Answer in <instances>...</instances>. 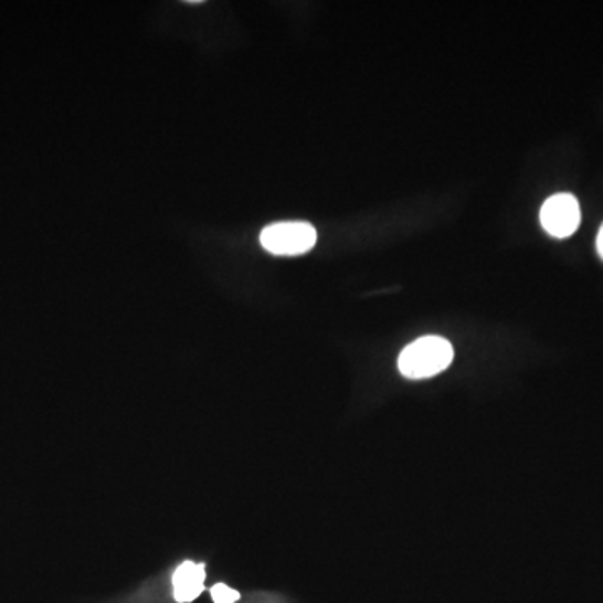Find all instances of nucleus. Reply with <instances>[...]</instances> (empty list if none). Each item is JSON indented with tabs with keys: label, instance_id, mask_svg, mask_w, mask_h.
I'll list each match as a JSON object with an SVG mask.
<instances>
[{
	"label": "nucleus",
	"instance_id": "nucleus-1",
	"mask_svg": "<svg viewBox=\"0 0 603 603\" xmlns=\"http://www.w3.org/2000/svg\"><path fill=\"white\" fill-rule=\"evenodd\" d=\"M453 358L455 350L443 337H421L402 350L398 368L404 378L427 379L446 371Z\"/></svg>",
	"mask_w": 603,
	"mask_h": 603
},
{
	"label": "nucleus",
	"instance_id": "nucleus-2",
	"mask_svg": "<svg viewBox=\"0 0 603 603\" xmlns=\"http://www.w3.org/2000/svg\"><path fill=\"white\" fill-rule=\"evenodd\" d=\"M261 243L272 255L297 257L316 246L317 230L307 222L272 223L262 230Z\"/></svg>",
	"mask_w": 603,
	"mask_h": 603
},
{
	"label": "nucleus",
	"instance_id": "nucleus-3",
	"mask_svg": "<svg viewBox=\"0 0 603 603\" xmlns=\"http://www.w3.org/2000/svg\"><path fill=\"white\" fill-rule=\"evenodd\" d=\"M582 222L580 203L573 194L557 193L544 201L540 210V223L548 235L569 239Z\"/></svg>",
	"mask_w": 603,
	"mask_h": 603
},
{
	"label": "nucleus",
	"instance_id": "nucleus-4",
	"mask_svg": "<svg viewBox=\"0 0 603 603\" xmlns=\"http://www.w3.org/2000/svg\"><path fill=\"white\" fill-rule=\"evenodd\" d=\"M207 563L200 560L184 559L171 569V596L177 603H191L205 592Z\"/></svg>",
	"mask_w": 603,
	"mask_h": 603
},
{
	"label": "nucleus",
	"instance_id": "nucleus-5",
	"mask_svg": "<svg viewBox=\"0 0 603 603\" xmlns=\"http://www.w3.org/2000/svg\"><path fill=\"white\" fill-rule=\"evenodd\" d=\"M213 603H236L242 595L239 590L232 589L229 583L219 582L210 589Z\"/></svg>",
	"mask_w": 603,
	"mask_h": 603
},
{
	"label": "nucleus",
	"instance_id": "nucleus-6",
	"mask_svg": "<svg viewBox=\"0 0 603 603\" xmlns=\"http://www.w3.org/2000/svg\"><path fill=\"white\" fill-rule=\"evenodd\" d=\"M596 252H599L600 258L603 261V223L600 226L599 235H596Z\"/></svg>",
	"mask_w": 603,
	"mask_h": 603
}]
</instances>
